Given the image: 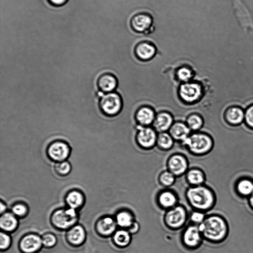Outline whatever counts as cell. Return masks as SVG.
I'll return each mask as SVG.
<instances>
[{
  "label": "cell",
  "mask_w": 253,
  "mask_h": 253,
  "mask_svg": "<svg viewBox=\"0 0 253 253\" xmlns=\"http://www.w3.org/2000/svg\"><path fill=\"white\" fill-rule=\"evenodd\" d=\"M117 226L115 219L106 216L98 221L96 227L101 235L108 236L115 232Z\"/></svg>",
  "instance_id": "cell-15"
},
{
  "label": "cell",
  "mask_w": 253,
  "mask_h": 253,
  "mask_svg": "<svg viewBox=\"0 0 253 253\" xmlns=\"http://www.w3.org/2000/svg\"><path fill=\"white\" fill-rule=\"evenodd\" d=\"M236 190L240 196L249 197L253 193V180L248 178L239 179L236 184Z\"/></svg>",
  "instance_id": "cell-21"
},
{
  "label": "cell",
  "mask_w": 253,
  "mask_h": 253,
  "mask_svg": "<svg viewBox=\"0 0 253 253\" xmlns=\"http://www.w3.org/2000/svg\"><path fill=\"white\" fill-rule=\"evenodd\" d=\"M17 224V219L13 213L5 212L1 215L0 226L3 230L8 232L13 231L16 229Z\"/></svg>",
  "instance_id": "cell-23"
},
{
  "label": "cell",
  "mask_w": 253,
  "mask_h": 253,
  "mask_svg": "<svg viewBox=\"0 0 253 253\" xmlns=\"http://www.w3.org/2000/svg\"><path fill=\"white\" fill-rule=\"evenodd\" d=\"M115 219L118 226L126 229H127L135 221L133 215L127 211L118 212Z\"/></svg>",
  "instance_id": "cell-26"
},
{
  "label": "cell",
  "mask_w": 253,
  "mask_h": 253,
  "mask_svg": "<svg viewBox=\"0 0 253 253\" xmlns=\"http://www.w3.org/2000/svg\"><path fill=\"white\" fill-rule=\"evenodd\" d=\"M204 240L211 243L223 242L227 237L228 227L227 221L218 214L207 215L204 220L198 225Z\"/></svg>",
  "instance_id": "cell-1"
},
{
  "label": "cell",
  "mask_w": 253,
  "mask_h": 253,
  "mask_svg": "<svg viewBox=\"0 0 253 253\" xmlns=\"http://www.w3.org/2000/svg\"><path fill=\"white\" fill-rule=\"evenodd\" d=\"M153 16L146 11H139L134 14L129 20L131 29L137 33H150L153 29Z\"/></svg>",
  "instance_id": "cell-4"
},
{
  "label": "cell",
  "mask_w": 253,
  "mask_h": 253,
  "mask_svg": "<svg viewBox=\"0 0 253 253\" xmlns=\"http://www.w3.org/2000/svg\"><path fill=\"white\" fill-rule=\"evenodd\" d=\"M187 218V211L184 207L176 205L167 211L165 216V221L167 226L176 229L184 225Z\"/></svg>",
  "instance_id": "cell-6"
},
{
  "label": "cell",
  "mask_w": 253,
  "mask_h": 253,
  "mask_svg": "<svg viewBox=\"0 0 253 253\" xmlns=\"http://www.w3.org/2000/svg\"><path fill=\"white\" fill-rule=\"evenodd\" d=\"M158 143L159 146L163 149L170 148L173 144L171 137L166 133H161L158 138Z\"/></svg>",
  "instance_id": "cell-31"
},
{
  "label": "cell",
  "mask_w": 253,
  "mask_h": 253,
  "mask_svg": "<svg viewBox=\"0 0 253 253\" xmlns=\"http://www.w3.org/2000/svg\"><path fill=\"white\" fill-rule=\"evenodd\" d=\"M52 4L56 6H60L65 3L68 0H48Z\"/></svg>",
  "instance_id": "cell-40"
},
{
  "label": "cell",
  "mask_w": 253,
  "mask_h": 253,
  "mask_svg": "<svg viewBox=\"0 0 253 253\" xmlns=\"http://www.w3.org/2000/svg\"><path fill=\"white\" fill-rule=\"evenodd\" d=\"M182 243L189 250H195L200 247L204 240L198 225L192 224L188 226L182 235Z\"/></svg>",
  "instance_id": "cell-9"
},
{
  "label": "cell",
  "mask_w": 253,
  "mask_h": 253,
  "mask_svg": "<svg viewBox=\"0 0 253 253\" xmlns=\"http://www.w3.org/2000/svg\"><path fill=\"white\" fill-rule=\"evenodd\" d=\"M172 119L171 116L167 113H161L156 117L154 126L159 131L167 130L171 125Z\"/></svg>",
  "instance_id": "cell-25"
},
{
  "label": "cell",
  "mask_w": 253,
  "mask_h": 253,
  "mask_svg": "<svg viewBox=\"0 0 253 253\" xmlns=\"http://www.w3.org/2000/svg\"><path fill=\"white\" fill-rule=\"evenodd\" d=\"M137 140L140 146L144 148L152 147L156 141V133L150 128H141L137 134Z\"/></svg>",
  "instance_id": "cell-16"
},
{
  "label": "cell",
  "mask_w": 253,
  "mask_h": 253,
  "mask_svg": "<svg viewBox=\"0 0 253 253\" xmlns=\"http://www.w3.org/2000/svg\"><path fill=\"white\" fill-rule=\"evenodd\" d=\"M159 204L164 209H169L176 206L177 197L174 193L169 190L161 192L158 197Z\"/></svg>",
  "instance_id": "cell-19"
},
{
  "label": "cell",
  "mask_w": 253,
  "mask_h": 253,
  "mask_svg": "<svg viewBox=\"0 0 253 253\" xmlns=\"http://www.w3.org/2000/svg\"><path fill=\"white\" fill-rule=\"evenodd\" d=\"M249 202L250 206L253 209V193L249 197Z\"/></svg>",
  "instance_id": "cell-41"
},
{
  "label": "cell",
  "mask_w": 253,
  "mask_h": 253,
  "mask_svg": "<svg viewBox=\"0 0 253 253\" xmlns=\"http://www.w3.org/2000/svg\"><path fill=\"white\" fill-rule=\"evenodd\" d=\"M189 132V127L181 123L174 124L170 129V134L174 139L183 141L188 137Z\"/></svg>",
  "instance_id": "cell-24"
},
{
  "label": "cell",
  "mask_w": 253,
  "mask_h": 253,
  "mask_svg": "<svg viewBox=\"0 0 253 253\" xmlns=\"http://www.w3.org/2000/svg\"><path fill=\"white\" fill-rule=\"evenodd\" d=\"M6 210V206L3 203H0V213H2V212H4V211Z\"/></svg>",
  "instance_id": "cell-42"
},
{
  "label": "cell",
  "mask_w": 253,
  "mask_h": 253,
  "mask_svg": "<svg viewBox=\"0 0 253 253\" xmlns=\"http://www.w3.org/2000/svg\"><path fill=\"white\" fill-rule=\"evenodd\" d=\"M169 170L175 176H180L185 173L188 168V164L186 158L181 155H174L168 160Z\"/></svg>",
  "instance_id": "cell-12"
},
{
  "label": "cell",
  "mask_w": 253,
  "mask_h": 253,
  "mask_svg": "<svg viewBox=\"0 0 253 253\" xmlns=\"http://www.w3.org/2000/svg\"><path fill=\"white\" fill-rule=\"evenodd\" d=\"M97 84L98 88L102 92H111L116 87L117 81L113 75L104 74L98 78Z\"/></svg>",
  "instance_id": "cell-17"
},
{
  "label": "cell",
  "mask_w": 253,
  "mask_h": 253,
  "mask_svg": "<svg viewBox=\"0 0 253 253\" xmlns=\"http://www.w3.org/2000/svg\"><path fill=\"white\" fill-rule=\"evenodd\" d=\"M179 94L183 100L187 102H193L201 96L202 88L198 84L187 83L180 86Z\"/></svg>",
  "instance_id": "cell-11"
},
{
  "label": "cell",
  "mask_w": 253,
  "mask_h": 253,
  "mask_svg": "<svg viewBox=\"0 0 253 253\" xmlns=\"http://www.w3.org/2000/svg\"><path fill=\"white\" fill-rule=\"evenodd\" d=\"M139 226L138 223L135 221L127 229L131 234L136 233L139 230Z\"/></svg>",
  "instance_id": "cell-39"
},
{
  "label": "cell",
  "mask_w": 253,
  "mask_h": 253,
  "mask_svg": "<svg viewBox=\"0 0 253 253\" xmlns=\"http://www.w3.org/2000/svg\"><path fill=\"white\" fill-rule=\"evenodd\" d=\"M13 213L16 216H24L27 212V207L22 204H17L12 209Z\"/></svg>",
  "instance_id": "cell-38"
},
{
  "label": "cell",
  "mask_w": 253,
  "mask_h": 253,
  "mask_svg": "<svg viewBox=\"0 0 253 253\" xmlns=\"http://www.w3.org/2000/svg\"><path fill=\"white\" fill-rule=\"evenodd\" d=\"M42 245L48 248L54 246L56 243L55 236L52 234L48 233L44 234L42 238Z\"/></svg>",
  "instance_id": "cell-36"
},
{
  "label": "cell",
  "mask_w": 253,
  "mask_h": 253,
  "mask_svg": "<svg viewBox=\"0 0 253 253\" xmlns=\"http://www.w3.org/2000/svg\"><path fill=\"white\" fill-rule=\"evenodd\" d=\"M131 234L126 229H121L115 231L113 236L115 244L119 248H126L130 243Z\"/></svg>",
  "instance_id": "cell-22"
},
{
  "label": "cell",
  "mask_w": 253,
  "mask_h": 253,
  "mask_svg": "<svg viewBox=\"0 0 253 253\" xmlns=\"http://www.w3.org/2000/svg\"><path fill=\"white\" fill-rule=\"evenodd\" d=\"M66 200L70 208L76 210L83 205L84 198L81 192L73 191L68 194Z\"/></svg>",
  "instance_id": "cell-27"
},
{
  "label": "cell",
  "mask_w": 253,
  "mask_h": 253,
  "mask_svg": "<svg viewBox=\"0 0 253 253\" xmlns=\"http://www.w3.org/2000/svg\"><path fill=\"white\" fill-rule=\"evenodd\" d=\"M70 147L69 144L62 140L51 142L47 148V154L52 160L60 162L64 161L69 156Z\"/></svg>",
  "instance_id": "cell-8"
},
{
  "label": "cell",
  "mask_w": 253,
  "mask_h": 253,
  "mask_svg": "<svg viewBox=\"0 0 253 253\" xmlns=\"http://www.w3.org/2000/svg\"><path fill=\"white\" fill-rule=\"evenodd\" d=\"M244 122L249 127L253 129V104L245 111Z\"/></svg>",
  "instance_id": "cell-35"
},
{
  "label": "cell",
  "mask_w": 253,
  "mask_h": 253,
  "mask_svg": "<svg viewBox=\"0 0 253 253\" xmlns=\"http://www.w3.org/2000/svg\"><path fill=\"white\" fill-rule=\"evenodd\" d=\"M184 142L190 150L195 154L205 155L209 153L213 146L211 137L205 133H196L188 137Z\"/></svg>",
  "instance_id": "cell-3"
},
{
  "label": "cell",
  "mask_w": 253,
  "mask_h": 253,
  "mask_svg": "<svg viewBox=\"0 0 253 253\" xmlns=\"http://www.w3.org/2000/svg\"><path fill=\"white\" fill-rule=\"evenodd\" d=\"M71 169L70 164L65 161L58 162L55 166L56 172L61 175L68 174L70 172Z\"/></svg>",
  "instance_id": "cell-32"
},
{
  "label": "cell",
  "mask_w": 253,
  "mask_h": 253,
  "mask_svg": "<svg viewBox=\"0 0 253 253\" xmlns=\"http://www.w3.org/2000/svg\"><path fill=\"white\" fill-rule=\"evenodd\" d=\"M186 179L192 186L204 184L206 182V175L201 169L194 168L188 170L186 173Z\"/></svg>",
  "instance_id": "cell-20"
},
{
  "label": "cell",
  "mask_w": 253,
  "mask_h": 253,
  "mask_svg": "<svg viewBox=\"0 0 253 253\" xmlns=\"http://www.w3.org/2000/svg\"><path fill=\"white\" fill-rule=\"evenodd\" d=\"M186 195L190 205L196 210L206 213L214 206L215 194L211 188L205 184L189 188Z\"/></svg>",
  "instance_id": "cell-2"
},
{
  "label": "cell",
  "mask_w": 253,
  "mask_h": 253,
  "mask_svg": "<svg viewBox=\"0 0 253 253\" xmlns=\"http://www.w3.org/2000/svg\"><path fill=\"white\" fill-rule=\"evenodd\" d=\"M187 122L189 128L194 130L200 129L203 124L202 117L197 115H193L189 116Z\"/></svg>",
  "instance_id": "cell-30"
},
{
  "label": "cell",
  "mask_w": 253,
  "mask_h": 253,
  "mask_svg": "<svg viewBox=\"0 0 253 253\" xmlns=\"http://www.w3.org/2000/svg\"><path fill=\"white\" fill-rule=\"evenodd\" d=\"M224 118L232 126L241 125L245 120V111L239 106L229 107L225 111Z\"/></svg>",
  "instance_id": "cell-14"
},
{
  "label": "cell",
  "mask_w": 253,
  "mask_h": 253,
  "mask_svg": "<svg viewBox=\"0 0 253 253\" xmlns=\"http://www.w3.org/2000/svg\"><path fill=\"white\" fill-rule=\"evenodd\" d=\"M136 118L139 123L144 125H149L154 120V113L151 109L143 107L137 112Z\"/></svg>",
  "instance_id": "cell-28"
},
{
  "label": "cell",
  "mask_w": 253,
  "mask_h": 253,
  "mask_svg": "<svg viewBox=\"0 0 253 253\" xmlns=\"http://www.w3.org/2000/svg\"><path fill=\"white\" fill-rule=\"evenodd\" d=\"M175 180V176L169 170L164 171L159 176V181L165 186L172 185Z\"/></svg>",
  "instance_id": "cell-29"
},
{
  "label": "cell",
  "mask_w": 253,
  "mask_h": 253,
  "mask_svg": "<svg viewBox=\"0 0 253 253\" xmlns=\"http://www.w3.org/2000/svg\"><path fill=\"white\" fill-rule=\"evenodd\" d=\"M42 245L41 238L35 234H29L22 239L20 247L25 253H34L40 250Z\"/></svg>",
  "instance_id": "cell-13"
},
{
  "label": "cell",
  "mask_w": 253,
  "mask_h": 253,
  "mask_svg": "<svg viewBox=\"0 0 253 253\" xmlns=\"http://www.w3.org/2000/svg\"><path fill=\"white\" fill-rule=\"evenodd\" d=\"M101 111L107 116H113L120 110L121 100L119 95L114 92L103 95L99 100Z\"/></svg>",
  "instance_id": "cell-7"
},
{
  "label": "cell",
  "mask_w": 253,
  "mask_h": 253,
  "mask_svg": "<svg viewBox=\"0 0 253 253\" xmlns=\"http://www.w3.org/2000/svg\"><path fill=\"white\" fill-rule=\"evenodd\" d=\"M78 216L75 210H59L52 215V222L55 226L60 229H65L73 226L77 221Z\"/></svg>",
  "instance_id": "cell-5"
},
{
  "label": "cell",
  "mask_w": 253,
  "mask_h": 253,
  "mask_svg": "<svg viewBox=\"0 0 253 253\" xmlns=\"http://www.w3.org/2000/svg\"><path fill=\"white\" fill-rule=\"evenodd\" d=\"M11 243V239L9 235L5 233L0 234V248L1 250L7 249Z\"/></svg>",
  "instance_id": "cell-37"
},
{
  "label": "cell",
  "mask_w": 253,
  "mask_h": 253,
  "mask_svg": "<svg viewBox=\"0 0 253 253\" xmlns=\"http://www.w3.org/2000/svg\"><path fill=\"white\" fill-rule=\"evenodd\" d=\"M178 79L182 81L186 82L192 77V71L187 67H182L177 72Z\"/></svg>",
  "instance_id": "cell-33"
},
{
  "label": "cell",
  "mask_w": 253,
  "mask_h": 253,
  "mask_svg": "<svg viewBox=\"0 0 253 253\" xmlns=\"http://www.w3.org/2000/svg\"><path fill=\"white\" fill-rule=\"evenodd\" d=\"M206 216V212L196 210L191 213L190 218L195 224L199 225L203 222Z\"/></svg>",
  "instance_id": "cell-34"
},
{
  "label": "cell",
  "mask_w": 253,
  "mask_h": 253,
  "mask_svg": "<svg viewBox=\"0 0 253 253\" xmlns=\"http://www.w3.org/2000/svg\"><path fill=\"white\" fill-rule=\"evenodd\" d=\"M134 51L136 56L142 60H148L155 55L157 48L153 42L149 40H142L135 45Z\"/></svg>",
  "instance_id": "cell-10"
},
{
  "label": "cell",
  "mask_w": 253,
  "mask_h": 253,
  "mask_svg": "<svg viewBox=\"0 0 253 253\" xmlns=\"http://www.w3.org/2000/svg\"><path fill=\"white\" fill-rule=\"evenodd\" d=\"M67 239L72 244L76 246L82 244L85 238V233L84 229L80 225L72 227L68 232Z\"/></svg>",
  "instance_id": "cell-18"
}]
</instances>
